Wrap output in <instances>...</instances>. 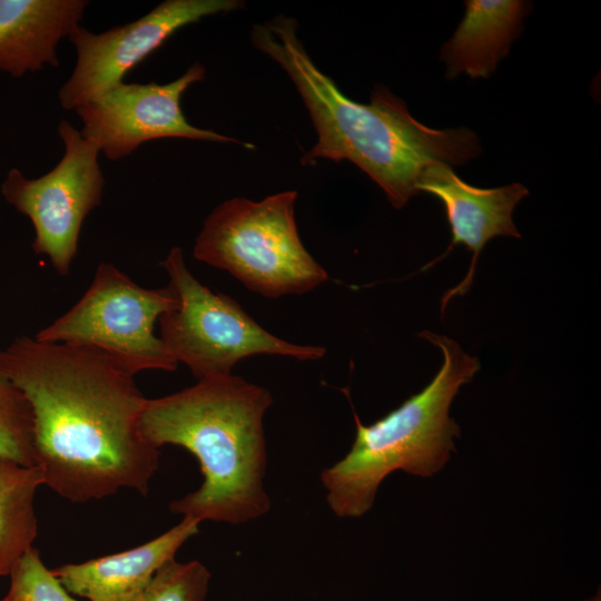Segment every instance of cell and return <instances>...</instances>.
Listing matches in <instances>:
<instances>
[{
  "label": "cell",
  "instance_id": "1",
  "mask_svg": "<svg viewBox=\"0 0 601 601\" xmlns=\"http://www.w3.org/2000/svg\"><path fill=\"white\" fill-rule=\"evenodd\" d=\"M0 377L31 407L45 485L75 503L148 493L160 452L141 432L134 374L96 348L21 336L0 351Z\"/></svg>",
  "mask_w": 601,
  "mask_h": 601
},
{
  "label": "cell",
  "instance_id": "2",
  "mask_svg": "<svg viewBox=\"0 0 601 601\" xmlns=\"http://www.w3.org/2000/svg\"><path fill=\"white\" fill-rule=\"evenodd\" d=\"M297 28L294 18L279 14L254 24L250 39L286 71L309 112L317 141L302 157L303 165L348 160L400 209L420 194L416 185L427 166L436 161L460 166L482 152L472 130L424 126L383 85L375 87L370 104L349 99L313 62Z\"/></svg>",
  "mask_w": 601,
  "mask_h": 601
},
{
  "label": "cell",
  "instance_id": "3",
  "mask_svg": "<svg viewBox=\"0 0 601 601\" xmlns=\"http://www.w3.org/2000/svg\"><path fill=\"white\" fill-rule=\"evenodd\" d=\"M272 403L267 388L233 374L147 400L140 422L146 440L158 449H186L204 477L196 491L169 504L173 513L243 524L269 511L263 420Z\"/></svg>",
  "mask_w": 601,
  "mask_h": 601
},
{
  "label": "cell",
  "instance_id": "4",
  "mask_svg": "<svg viewBox=\"0 0 601 601\" xmlns=\"http://www.w3.org/2000/svg\"><path fill=\"white\" fill-rule=\"evenodd\" d=\"M418 336L440 348L443 363L439 372L422 391L372 424L364 425L353 408L356 435L352 447L321 474L326 501L339 518L364 515L388 474L402 470L431 476L455 451L460 427L450 416V406L481 365L447 336L428 331Z\"/></svg>",
  "mask_w": 601,
  "mask_h": 601
},
{
  "label": "cell",
  "instance_id": "5",
  "mask_svg": "<svg viewBox=\"0 0 601 601\" xmlns=\"http://www.w3.org/2000/svg\"><path fill=\"white\" fill-rule=\"evenodd\" d=\"M296 198L288 190L259 201L238 197L221 203L204 220L193 256L267 298L315 289L328 274L300 240Z\"/></svg>",
  "mask_w": 601,
  "mask_h": 601
},
{
  "label": "cell",
  "instance_id": "6",
  "mask_svg": "<svg viewBox=\"0 0 601 601\" xmlns=\"http://www.w3.org/2000/svg\"><path fill=\"white\" fill-rule=\"evenodd\" d=\"M161 266L177 302L159 317V337L198 380L230 375L237 362L253 355L300 361L325 355L322 346L289 343L267 332L231 297L201 284L187 268L180 247H173Z\"/></svg>",
  "mask_w": 601,
  "mask_h": 601
},
{
  "label": "cell",
  "instance_id": "7",
  "mask_svg": "<svg viewBox=\"0 0 601 601\" xmlns=\"http://www.w3.org/2000/svg\"><path fill=\"white\" fill-rule=\"evenodd\" d=\"M176 302L169 286L141 287L102 262L81 298L35 338L96 348L134 375L147 370L174 372L178 362L154 329Z\"/></svg>",
  "mask_w": 601,
  "mask_h": 601
},
{
  "label": "cell",
  "instance_id": "8",
  "mask_svg": "<svg viewBox=\"0 0 601 601\" xmlns=\"http://www.w3.org/2000/svg\"><path fill=\"white\" fill-rule=\"evenodd\" d=\"M58 134L65 152L55 168L36 179L12 168L1 185V194L31 220L35 253L46 255L56 272L66 276L78 250L82 223L102 201L105 178L96 144L67 120L59 122Z\"/></svg>",
  "mask_w": 601,
  "mask_h": 601
},
{
  "label": "cell",
  "instance_id": "9",
  "mask_svg": "<svg viewBox=\"0 0 601 601\" xmlns=\"http://www.w3.org/2000/svg\"><path fill=\"white\" fill-rule=\"evenodd\" d=\"M243 6L240 0H166L141 18L100 33L78 26L68 37L77 60L58 91L61 107L75 110L100 98L180 28Z\"/></svg>",
  "mask_w": 601,
  "mask_h": 601
},
{
  "label": "cell",
  "instance_id": "10",
  "mask_svg": "<svg viewBox=\"0 0 601 601\" xmlns=\"http://www.w3.org/2000/svg\"><path fill=\"white\" fill-rule=\"evenodd\" d=\"M205 67L195 63L167 83L121 82L100 98L75 109L82 121L80 134L96 144L106 158L119 160L141 144L164 138L253 145L201 129L188 122L180 100L187 88L204 80Z\"/></svg>",
  "mask_w": 601,
  "mask_h": 601
},
{
  "label": "cell",
  "instance_id": "11",
  "mask_svg": "<svg viewBox=\"0 0 601 601\" xmlns=\"http://www.w3.org/2000/svg\"><path fill=\"white\" fill-rule=\"evenodd\" d=\"M416 189L439 198L451 227L452 240L447 249L421 268L427 270L459 244L472 253L465 277L441 298V315L455 296L465 295L473 283L479 256L489 240L497 236L520 238L512 213L529 190L520 183L496 188H479L462 180L451 165L436 161L421 174Z\"/></svg>",
  "mask_w": 601,
  "mask_h": 601
},
{
  "label": "cell",
  "instance_id": "12",
  "mask_svg": "<svg viewBox=\"0 0 601 601\" xmlns=\"http://www.w3.org/2000/svg\"><path fill=\"white\" fill-rule=\"evenodd\" d=\"M195 519L183 520L138 546L80 563L52 569L68 592L88 601H130L150 582L155 573L175 559L181 545L196 535Z\"/></svg>",
  "mask_w": 601,
  "mask_h": 601
},
{
  "label": "cell",
  "instance_id": "13",
  "mask_svg": "<svg viewBox=\"0 0 601 601\" xmlns=\"http://www.w3.org/2000/svg\"><path fill=\"white\" fill-rule=\"evenodd\" d=\"M86 0H0V70L14 78L57 67V46L80 26Z\"/></svg>",
  "mask_w": 601,
  "mask_h": 601
},
{
  "label": "cell",
  "instance_id": "14",
  "mask_svg": "<svg viewBox=\"0 0 601 601\" xmlns=\"http://www.w3.org/2000/svg\"><path fill=\"white\" fill-rule=\"evenodd\" d=\"M466 11L440 59L446 77L465 72L471 78H489L523 29L531 4L522 0H466Z\"/></svg>",
  "mask_w": 601,
  "mask_h": 601
},
{
  "label": "cell",
  "instance_id": "15",
  "mask_svg": "<svg viewBox=\"0 0 601 601\" xmlns=\"http://www.w3.org/2000/svg\"><path fill=\"white\" fill-rule=\"evenodd\" d=\"M43 484L37 465L0 457V578L33 548L38 534L35 496Z\"/></svg>",
  "mask_w": 601,
  "mask_h": 601
},
{
  "label": "cell",
  "instance_id": "16",
  "mask_svg": "<svg viewBox=\"0 0 601 601\" xmlns=\"http://www.w3.org/2000/svg\"><path fill=\"white\" fill-rule=\"evenodd\" d=\"M0 457L36 465L33 416L24 395L0 377Z\"/></svg>",
  "mask_w": 601,
  "mask_h": 601
},
{
  "label": "cell",
  "instance_id": "17",
  "mask_svg": "<svg viewBox=\"0 0 601 601\" xmlns=\"http://www.w3.org/2000/svg\"><path fill=\"white\" fill-rule=\"evenodd\" d=\"M210 572L199 561L165 563L130 601H205Z\"/></svg>",
  "mask_w": 601,
  "mask_h": 601
},
{
  "label": "cell",
  "instance_id": "18",
  "mask_svg": "<svg viewBox=\"0 0 601 601\" xmlns=\"http://www.w3.org/2000/svg\"><path fill=\"white\" fill-rule=\"evenodd\" d=\"M8 577L7 601H78L45 565L35 548L19 559Z\"/></svg>",
  "mask_w": 601,
  "mask_h": 601
},
{
  "label": "cell",
  "instance_id": "19",
  "mask_svg": "<svg viewBox=\"0 0 601 601\" xmlns=\"http://www.w3.org/2000/svg\"><path fill=\"white\" fill-rule=\"evenodd\" d=\"M582 601H601L600 589L598 590V593L595 595Z\"/></svg>",
  "mask_w": 601,
  "mask_h": 601
},
{
  "label": "cell",
  "instance_id": "20",
  "mask_svg": "<svg viewBox=\"0 0 601 601\" xmlns=\"http://www.w3.org/2000/svg\"><path fill=\"white\" fill-rule=\"evenodd\" d=\"M0 601H7L6 598L3 597L2 599H0Z\"/></svg>",
  "mask_w": 601,
  "mask_h": 601
}]
</instances>
